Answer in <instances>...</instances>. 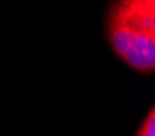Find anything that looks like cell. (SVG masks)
Listing matches in <instances>:
<instances>
[{
  "mask_svg": "<svg viewBox=\"0 0 155 136\" xmlns=\"http://www.w3.org/2000/svg\"><path fill=\"white\" fill-rule=\"evenodd\" d=\"M106 36L114 54L131 69H155V0H113L106 16Z\"/></svg>",
  "mask_w": 155,
  "mask_h": 136,
  "instance_id": "6da1fadb",
  "label": "cell"
},
{
  "mask_svg": "<svg viewBox=\"0 0 155 136\" xmlns=\"http://www.w3.org/2000/svg\"><path fill=\"white\" fill-rule=\"evenodd\" d=\"M136 136H155V108L150 107Z\"/></svg>",
  "mask_w": 155,
  "mask_h": 136,
  "instance_id": "7a4b0ae2",
  "label": "cell"
}]
</instances>
